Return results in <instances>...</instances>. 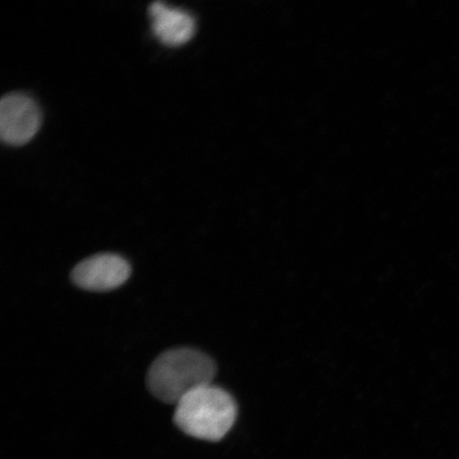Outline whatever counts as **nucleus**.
Instances as JSON below:
<instances>
[{"instance_id": "nucleus-4", "label": "nucleus", "mask_w": 459, "mask_h": 459, "mask_svg": "<svg viewBox=\"0 0 459 459\" xmlns=\"http://www.w3.org/2000/svg\"><path fill=\"white\" fill-rule=\"evenodd\" d=\"M131 274L130 264L117 255H96L80 262L73 269L72 280L80 289L108 291L117 289Z\"/></svg>"}, {"instance_id": "nucleus-2", "label": "nucleus", "mask_w": 459, "mask_h": 459, "mask_svg": "<svg viewBox=\"0 0 459 459\" xmlns=\"http://www.w3.org/2000/svg\"><path fill=\"white\" fill-rule=\"evenodd\" d=\"M238 418V404L225 389L205 385L186 395L176 405L174 421L194 438L220 441Z\"/></svg>"}, {"instance_id": "nucleus-1", "label": "nucleus", "mask_w": 459, "mask_h": 459, "mask_svg": "<svg viewBox=\"0 0 459 459\" xmlns=\"http://www.w3.org/2000/svg\"><path fill=\"white\" fill-rule=\"evenodd\" d=\"M217 367L209 355L191 348L169 350L153 361L147 385L160 401L178 404L197 388L213 384Z\"/></svg>"}, {"instance_id": "nucleus-5", "label": "nucleus", "mask_w": 459, "mask_h": 459, "mask_svg": "<svg viewBox=\"0 0 459 459\" xmlns=\"http://www.w3.org/2000/svg\"><path fill=\"white\" fill-rule=\"evenodd\" d=\"M149 15L152 22V31L160 43L169 46L186 44L196 31V22L186 11L172 8L156 2L149 7Z\"/></svg>"}, {"instance_id": "nucleus-3", "label": "nucleus", "mask_w": 459, "mask_h": 459, "mask_svg": "<svg viewBox=\"0 0 459 459\" xmlns=\"http://www.w3.org/2000/svg\"><path fill=\"white\" fill-rule=\"evenodd\" d=\"M41 123V110L30 96L11 93L0 101V136L9 145H24L37 134Z\"/></svg>"}]
</instances>
